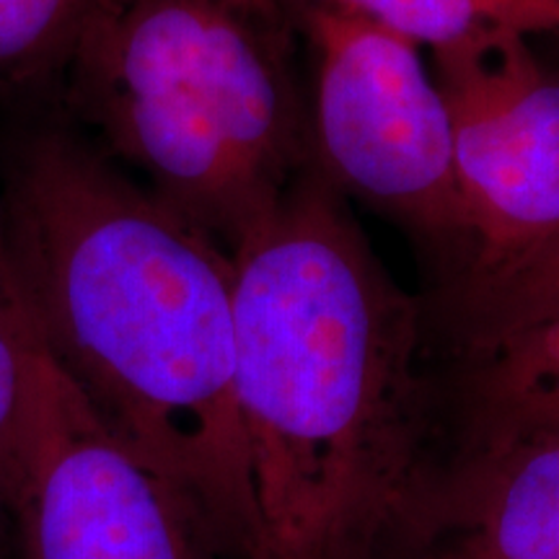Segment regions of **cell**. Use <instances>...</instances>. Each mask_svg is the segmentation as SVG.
<instances>
[{
  "label": "cell",
  "mask_w": 559,
  "mask_h": 559,
  "mask_svg": "<svg viewBox=\"0 0 559 559\" xmlns=\"http://www.w3.org/2000/svg\"><path fill=\"white\" fill-rule=\"evenodd\" d=\"M0 228L47 353L99 423L249 559L254 500L234 394V254L86 135L0 160Z\"/></svg>",
  "instance_id": "6da1fadb"
},
{
  "label": "cell",
  "mask_w": 559,
  "mask_h": 559,
  "mask_svg": "<svg viewBox=\"0 0 559 559\" xmlns=\"http://www.w3.org/2000/svg\"><path fill=\"white\" fill-rule=\"evenodd\" d=\"M249 559H381L428 481L419 311L321 174L234 251Z\"/></svg>",
  "instance_id": "7a4b0ae2"
},
{
  "label": "cell",
  "mask_w": 559,
  "mask_h": 559,
  "mask_svg": "<svg viewBox=\"0 0 559 559\" xmlns=\"http://www.w3.org/2000/svg\"><path fill=\"white\" fill-rule=\"evenodd\" d=\"M280 0H117L60 79L83 135L230 254L306 153Z\"/></svg>",
  "instance_id": "3957f363"
},
{
  "label": "cell",
  "mask_w": 559,
  "mask_h": 559,
  "mask_svg": "<svg viewBox=\"0 0 559 559\" xmlns=\"http://www.w3.org/2000/svg\"><path fill=\"white\" fill-rule=\"evenodd\" d=\"M298 9L313 50L321 177L466 254L451 117L423 47L332 5Z\"/></svg>",
  "instance_id": "277c9868"
},
{
  "label": "cell",
  "mask_w": 559,
  "mask_h": 559,
  "mask_svg": "<svg viewBox=\"0 0 559 559\" xmlns=\"http://www.w3.org/2000/svg\"><path fill=\"white\" fill-rule=\"evenodd\" d=\"M469 226V285L559 241V79L523 34L489 32L432 52Z\"/></svg>",
  "instance_id": "5b68a950"
},
{
  "label": "cell",
  "mask_w": 559,
  "mask_h": 559,
  "mask_svg": "<svg viewBox=\"0 0 559 559\" xmlns=\"http://www.w3.org/2000/svg\"><path fill=\"white\" fill-rule=\"evenodd\" d=\"M11 510L19 559H234L198 502L111 436L58 366Z\"/></svg>",
  "instance_id": "8992f818"
},
{
  "label": "cell",
  "mask_w": 559,
  "mask_h": 559,
  "mask_svg": "<svg viewBox=\"0 0 559 559\" xmlns=\"http://www.w3.org/2000/svg\"><path fill=\"white\" fill-rule=\"evenodd\" d=\"M381 559H559V432L472 430L430 472Z\"/></svg>",
  "instance_id": "52a82bcc"
},
{
  "label": "cell",
  "mask_w": 559,
  "mask_h": 559,
  "mask_svg": "<svg viewBox=\"0 0 559 559\" xmlns=\"http://www.w3.org/2000/svg\"><path fill=\"white\" fill-rule=\"evenodd\" d=\"M469 381L472 430L559 432V319L477 353Z\"/></svg>",
  "instance_id": "ba28073f"
},
{
  "label": "cell",
  "mask_w": 559,
  "mask_h": 559,
  "mask_svg": "<svg viewBox=\"0 0 559 559\" xmlns=\"http://www.w3.org/2000/svg\"><path fill=\"white\" fill-rule=\"evenodd\" d=\"M55 373L0 228V489L13 500Z\"/></svg>",
  "instance_id": "9c48e42d"
},
{
  "label": "cell",
  "mask_w": 559,
  "mask_h": 559,
  "mask_svg": "<svg viewBox=\"0 0 559 559\" xmlns=\"http://www.w3.org/2000/svg\"><path fill=\"white\" fill-rule=\"evenodd\" d=\"M402 34L430 52L477 34L559 29V0H311Z\"/></svg>",
  "instance_id": "30bf717a"
},
{
  "label": "cell",
  "mask_w": 559,
  "mask_h": 559,
  "mask_svg": "<svg viewBox=\"0 0 559 559\" xmlns=\"http://www.w3.org/2000/svg\"><path fill=\"white\" fill-rule=\"evenodd\" d=\"M117 0H0V83L62 75Z\"/></svg>",
  "instance_id": "8fae6325"
},
{
  "label": "cell",
  "mask_w": 559,
  "mask_h": 559,
  "mask_svg": "<svg viewBox=\"0 0 559 559\" xmlns=\"http://www.w3.org/2000/svg\"><path fill=\"white\" fill-rule=\"evenodd\" d=\"M464 317L474 353L559 319V241L502 275L466 288Z\"/></svg>",
  "instance_id": "7c38bea8"
},
{
  "label": "cell",
  "mask_w": 559,
  "mask_h": 559,
  "mask_svg": "<svg viewBox=\"0 0 559 559\" xmlns=\"http://www.w3.org/2000/svg\"><path fill=\"white\" fill-rule=\"evenodd\" d=\"M0 559H19L16 521H13L11 502L5 500L3 489H0Z\"/></svg>",
  "instance_id": "4fadbf2b"
}]
</instances>
